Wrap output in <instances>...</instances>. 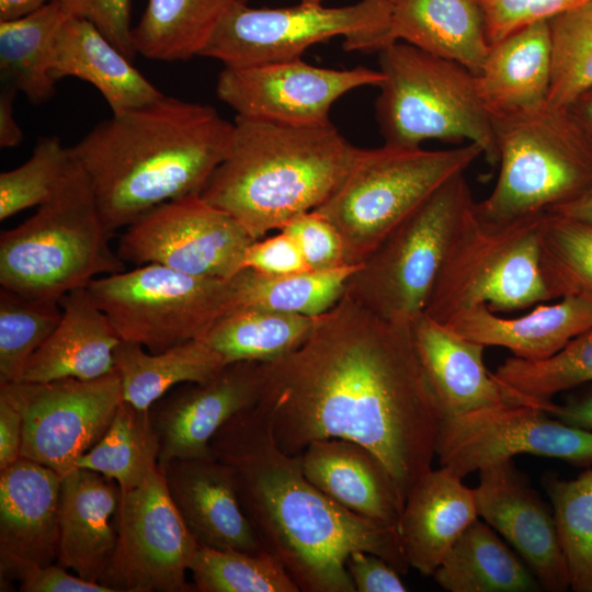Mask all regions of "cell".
Here are the masks:
<instances>
[{"label":"cell","mask_w":592,"mask_h":592,"mask_svg":"<svg viewBox=\"0 0 592 592\" xmlns=\"http://www.w3.org/2000/svg\"><path fill=\"white\" fill-rule=\"evenodd\" d=\"M259 374L254 407L286 454L322 439L354 441L382 459L405 501L432 468L441 415L410 323L344 294L298 348L259 363Z\"/></svg>","instance_id":"obj_1"},{"label":"cell","mask_w":592,"mask_h":592,"mask_svg":"<svg viewBox=\"0 0 592 592\" xmlns=\"http://www.w3.org/2000/svg\"><path fill=\"white\" fill-rule=\"evenodd\" d=\"M210 451L231 468L259 540L299 592H356L345 562L357 550L384 558L400 574L408 572L396 527L346 510L314 486L299 456L276 445L254 406L216 432Z\"/></svg>","instance_id":"obj_2"},{"label":"cell","mask_w":592,"mask_h":592,"mask_svg":"<svg viewBox=\"0 0 592 592\" xmlns=\"http://www.w3.org/2000/svg\"><path fill=\"white\" fill-rule=\"evenodd\" d=\"M232 129L210 105L163 95L113 114L70 149L113 237L160 204L201 195Z\"/></svg>","instance_id":"obj_3"},{"label":"cell","mask_w":592,"mask_h":592,"mask_svg":"<svg viewBox=\"0 0 592 592\" xmlns=\"http://www.w3.org/2000/svg\"><path fill=\"white\" fill-rule=\"evenodd\" d=\"M360 149L331 122L293 125L237 116L227 152L201 197L258 240L325 203Z\"/></svg>","instance_id":"obj_4"},{"label":"cell","mask_w":592,"mask_h":592,"mask_svg":"<svg viewBox=\"0 0 592 592\" xmlns=\"http://www.w3.org/2000/svg\"><path fill=\"white\" fill-rule=\"evenodd\" d=\"M111 238L88 177L72 155L53 195L25 221L1 232L0 286L59 301L96 277L125 270L110 248Z\"/></svg>","instance_id":"obj_5"},{"label":"cell","mask_w":592,"mask_h":592,"mask_svg":"<svg viewBox=\"0 0 592 592\" xmlns=\"http://www.w3.org/2000/svg\"><path fill=\"white\" fill-rule=\"evenodd\" d=\"M378 53L383 80L375 113L386 145L466 141L477 145L491 166L498 163L493 119L469 69L399 41Z\"/></svg>","instance_id":"obj_6"},{"label":"cell","mask_w":592,"mask_h":592,"mask_svg":"<svg viewBox=\"0 0 592 592\" xmlns=\"http://www.w3.org/2000/svg\"><path fill=\"white\" fill-rule=\"evenodd\" d=\"M475 144L426 150L384 144L360 152L333 194L316 210L338 230L349 265L361 264L430 195L480 157Z\"/></svg>","instance_id":"obj_7"},{"label":"cell","mask_w":592,"mask_h":592,"mask_svg":"<svg viewBox=\"0 0 592 592\" xmlns=\"http://www.w3.org/2000/svg\"><path fill=\"white\" fill-rule=\"evenodd\" d=\"M499 174L476 202L482 218L506 221L543 214L592 189V143L568 109L493 121Z\"/></svg>","instance_id":"obj_8"},{"label":"cell","mask_w":592,"mask_h":592,"mask_svg":"<svg viewBox=\"0 0 592 592\" xmlns=\"http://www.w3.org/2000/svg\"><path fill=\"white\" fill-rule=\"evenodd\" d=\"M475 206L447 251L423 311L443 325L480 304L505 312L551 299L539 266L547 212L494 221L479 216Z\"/></svg>","instance_id":"obj_9"},{"label":"cell","mask_w":592,"mask_h":592,"mask_svg":"<svg viewBox=\"0 0 592 592\" xmlns=\"http://www.w3.org/2000/svg\"><path fill=\"white\" fill-rule=\"evenodd\" d=\"M475 203L465 172L448 180L357 265L344 294L380 318L410 323L424 311L447 251Z\"/></svg>","instance_id":"obj_10"},{"label":"cell","mask_w":592,"mask_h":592,"mask_svg":"<svg viewBox=\"0 0 592 592\" xmlns=\"http://www.w3.org/2000/svg\"><path fill=\"white\" fill-rule=\"evenodd\" d=\"M341 36L348 52H379L394 43L390 1L361 0L327 8L299 2L286 8H251L235 1L200 56L241 68L300 58L314 44Z\"/></svg>","instance_id":"obj_11"},{"label":"cell","mask_w":592,"mask_h":592,"mask_svg":"<svg viewBox=\"0 0 592 592\" xmlns=\"http://www.w3.org/2000/svg\"><path fill=\"white\" fill-rule=\"evenodd\" d=\"M87 287L119 339L151 353L202 339L238 307L231 280L155 263L96 277Z\"/></svg>","instance_id":"obj_12"},{"label":"cell","mask_w":592,"mask_h":592,"mask_svg":"<svg viewBox=\"0 0 592 592\" xmlns=\"http://www.w3.org/2000/svg\"><path fill=\"white\" fill-rule=\"evenodd\" d=\"M198 546L157 464L122 490L117 542L100 583L112 592H191L186 572Z\"/></svg>","instance_id":"obj_13"},{"label":"cell","mask_w":592,"mask_h":592,"mask_svg":"<svg viewBox=\"0 0 592 592\" xmlns=\"http://www.w3.org/2000/svg\"><path fill=\"white\" fill-rule=\"evenodd\" d=\"M0 395L22 414L21 457L60 476L77 468L81 456L105 433L123 401L116 371L92 380L3 384Z\"/></svg>","instance_id":"obj_14"},{"label":"cell","mask_w":592,"mask_h":592,"mask_svg":"<svg viewBox=\"0 0 592 592\" xmlns=\"http://www.w3.org/2000/svg\"><path fill=\"white\" fill-rule=\"evenodd\" d=\"M252 241L228 213L201 195H190L160 204L134 220L121 236L116 253L137 266L155 263L228 281L242 270Z\"/></svg>","instance_id":"obj_15"},{"label":"cell","mask_w":592,"mask_h":592,"mask_svg":"<svg viewBox=\"0 0 592 592\" xmlns=\"http://www.w3.org/2000/svg\"><path fill=\"white\" fill-rule=\"evenodd\" d=\"M520 454L592 467V431L510 402L441 420L435 457L462 478Z\"/></svg>","instance_id":"obj_16"},{"label":"cell","mask_w":592,"mask_h":592,"mask_svg":"<svg viewBox=\"0 0 592 592\" xmlns=\"http://www.w3.org/2000/svg\"><path fill=\"white\" fill-rule=\"evenodd\" d=\"M379 70L318 67L301 58L241 68L225 67L216 84L217 96L237 116L293 125L331 122L333 103L348 92L378 87Z\"/></svg>","instance_id":"obj_17"},{"label":"cell","mask_w":592,"mask_h":592,"mask_svg":"<svg viewBox=\"0 0 592 592\" xmlns=\"http://www.w3.org/2000/svg\"><path fill=\"white\" fill-rule=\"evenodd\" d=\"M260 362H237L202 383H184L149 409L160 441L159 466L172 459L213 457L210 441L232 417L255 405Z\"/></svg>","instance_id":"obj_18"},{"label":"cell","mask_w":592,"mask_h":592,"mask_svg":"<svg viewBox=\"0 0 592 592\" xmlns=\"http://www.w3.org/2000/svg\"><path fill=\"white\" fill-rule=\"evenodd\" d=\"M474 493L478 515L516 550L543 589L570 588L553 511L512 459L479 470Z\"/></svg>","instance_id":"obj_19"},{"label":"cell","mask_w":592,"mask_h":592,"mask_svg":"<svg viewBox=\"0 0 592 592\" xmlns=\"http://www.w3.org/2000/svg\"><path fill=\"white\" fill-rule=\"evenodd\" d=\"M61 479L24 457L0 470L1 591L20 569L57 562Z\"/></svg>","instance_id":"obj_20"},{"label":"cell","mask_w":592,"mask_h":592,"mask_svg":"<svg viewBox=\"0 0 592 592\" xmlns=\"http://www.w3.org/2000/svg\"><path fill=\"white\" fill-rule=\"evenodd\" d=\"M160 467L172 501L200 545L247 553L264 550L242 510L228 465L213 456L172 459Z\"/></svg>","instance_id":"obj_21"},{"label":"cell","mask_w":592,"mask_h":592,"mask_svg":"<svg viewBox=\"0 0 592 592\" xmlns=\"http://www.w3.org/2000/svg\"><path fill=\"white\" fill-rule=\"evenodd\" d=\"M122 490L114 479L76 468L61 479L57 562L87 581L103 577L117 542Z\"/></svg>","instance_id":"obj_22"},{"label":"cell","mask_w":592,"mask_h":592,"mask_svg":"<svg viewBox=\"0 0 592 592\" xmlns=\"http://www.w3.org/2000/svg\"><path fill=\"white\" fill-rule=\"evenodd\" d=\"M410 330L441 420L509 402L487 371L485 345L457 334L424 312L410 321Z\"/></svg>","instance_id":"obj_23"},{"label":"cell","mask_w":592,"mask_h":592,"mask_svg":"<svg viewBox=\"0 0 592 592\" xmlns=\"http://www.w3.org/2000/svg\"><path fill=\"white\" fill-rule=\"evenodd\" d=\"M298 456L307 479L335 503L397 526L405 500L385 464L371 449L332 437L311 442Z\"/></svg>","instance_id":"obj_24"},{"label":"cell","mask_w":592,"mask_h":592,"mask_svg":"<svg viewBox=\"0 0 592 592\" xmlns=\"http://www.w3.org/2000/svg\"><path fill=\"white\" fill-rule=\"evenodd\" d=\"M440 466L408 493L396 530L407 562L432 576L464 530L479 517L474 489Z\"/></svg>","instance_id":"obj_25"},{"label":"cell","mask_w":592,"mask_h":592,"mask_svg":"<svg viewBox=\"0 0 592 592\" xmlns=\"http://www.w3.org/2000/svg\"><path fill=\"white\" fill-rule=\"evenodd\" d=\"M59 304L60 321L30 357L21 382L92 380L113 373L122 340L88 287L69 292Z\"/></svg>","instance_id":"obj_26"},{"label":"cell","mask_w":592,"mask_h":592,"mask_svg":"<svg viewBox=\"0 0 592 592\" xmlns=\"http://www.w3.org/2000/svg\"><path fill=\"white\" fill-rule=\"evenodd\" d=\"M550 72L549 25L540 21L490 44L478 93L493 121L534 113L548 105Z\"/></svg>","instance_id":"obj_27"},{"label":"cell","mask_w":592,"mask_h":592,"mask_svg":"<svg viewBox=\"0 0 592 592\" xmlns=\"http://www.w3.org/2000/svg\"><path fill=\"white\" fill-rule=\"evenodd\" d=\"M445 326L485 346L505 348L514 357L538 361L554 355L592 327V301L567 296L516 318L501 317L480 304L460 311Z\"/></svg>","instance_id":"obj_28"},{"label":"cell","mask_w":592,"mask_h":592,"mask_svg":"<svg viewBox=\"0 0 592 592\" xmlns=\"http://www.w3.org/2000/svg\"><path fill=\"white\" fill-rule=\"evenodd\" d=\"M129 60L92 22L69 15L55 37L50 75L55 81L65 77L88 81L112 113L119 114L164 95Z\"/></svg>","instance_id":"obj_29"},{"label":"cell","mask_w":592,"mask_h":592,"mask_svg":"<svg viewBox=\"0 0 592 592\" xmlns=\"http://www.w3.org/2000/svg\"><path fill=\"white\" fill-rule=\"evenodd\" d=\"M390 35L469 69L475 76L490 43L478 0H389Z\"/></svg>","instance_id":"obj_30"},{"label":"cell","mask_w":592,"mask_h":592,"mask_svg":"<svg viewBox=\"0 0 592 592\" xmlns=\"http://www.w3.org/2000/svg\"><path fill=\"white\" fill-rule=\"evenodd\" d=\"M432 577L449 592H532L542 588L496 531L478 519L458 536Z\"/></svg>","instance_id":"obj_31"},{"label":"cell","mask_w":592,"mask_h":592,"mask_svg":"<svg viewBox=\"0 0 592 592\" xmlns=\"http://www.w3.org/2000/svg\"><path fill=\"white\" fill-rule=\"evenodd\" d=\"M114 361L123 401L146 411L172 388L184 383L206 382L226 365L221 356L200 339L158 353L121 341L114 351Z\"/></svg>","instance_id":"obj_32"},{"label":"cell","mask_w":592,"mask_h":592,"mask_svg":"<svg viewBox=\"0 0 592 592\" xmlns=\"http://www.w3.org/2000/svg\"><path fill=\"white\" fill-rule=\"evenodd\" d=\"M69 16L57 0L19 19L0 21V75L2 86L41 104L55 93L50 75L54 42Z\"/></svg>","instance_id":"obj_33"},{"label":"cell","mask_w":592,"mask_h":592,"mask_svg":"<svg viewBox=\"0 0 592 592\" xmlns=\"http://www.w3.org/2000/svg\"><path fill=\"white\" fill-rule=\"evenodd\" d=\"M236 0H148L132 30L136 54L177 61L200 56Z\"/></svg>","instance_id":"obj_34"},{"label":"cell","mask_w":592,"mask_h":592,"mask_svg":"<svg viewBox=\"0 0 592 592\" xmlns=\"http://www.w3.org/2000/svg\"><path fill=\"white\" fill-rule=\"evenodd\" d=\"M316 317L257 308H237L221 317L200 340L224 363L269 362L298 348L309 335Z\"/></svg>","instance_id":"obj_35"},{"label":"cell","mask_w":592,"mask_h":592,"mask_svg":"<svg viewBox=\"0 0 592 592\" xmlns=\"http://www.w3.org/2000/svg\"><path fill=\"white\" fill-rule=\"evenodd\" d=\"M357 265L328 271H306L288 275H266L242 269L232 278L237 308H257L317 317L344 295L350 275Z\"/></svg>","instance_id":"obj_36"},{"label":"cell","mask_w":592,"mask_h":592,"mask_svg":"<svg viewBox=\"0 0 592 592\" xmlns=\"http://www.w3.org/2000/svg\"><path fill=\"white\" fill-rule=\"evenodd\" d=\"M492 376L509 402L545 410L557 394L592 382V327L547 358L509 357Z\"/></svg>","instance_id":"obj_37"},{"label":"cell","mask_w":592,"mask_h":592,"mask_svg":"<svg viewBox=\"0 0 592 592\" xmlns=\"http://www.w3.org/2000/svg\"><path fill=\"white\" fill-rule=\"evenodd\" d=\"M160 441L149 410L122 401L105 433L77 463L118 482L122 490L139 483L156 466Z\"/></svg>","instance_id":"obj_38"},{"label":"cell","mask_w":592,"mask_h":592,"mask_svg":"<svg viewBox=\"0 0 592 592\" xmlns=\"http://www.w3.org/2000/svg\"><path fill=\"white\" fill-rule=\"evenodd\" d=\"M539 266L551 297L592 301V223L547 212L539 235Z\"/></svg>","instance_id":"obj_39"},{"label":"cell","mask_w":592,"mask_h":592,"mask_svg":"<svg viewBox=\"0 0 592 592\" xmlns=\"http://www.w3.org/2000/svg\"><path fill=\"white\" fill-rule=\"evenodd\" d=\"M197 592H299L271 553L221 550L200 545L190 566Z\"/></svg>","instance_id":"obj_40"},{"label":"cell","mask_w":592,"mask_h":592,"mask_svg":"<svg viewBox=\"0 0 592 592\" xmlns=\"http://www.w3.org/2000/svg\"><path fill=\"white\" fill-rule=\"evenodd\" d=\"M544 486L553 504L570 589L592 592V467L570 480L547 476Z\"/></svg>","instance_id":"obj_41"},{"label":"cell","mask_w":592,"mask_h":592,"mask_svg":"<svg viewBox=\"0 0 592 592\" xmlns=\"http://www.w3.org/2000/svg\"><path fill=\"white\" fill-rule=\"evenodd\" d=\"M550 87L548 105L569 109L592 89V0L548 21Z\"/></svg>","instance_id":"obj_42"},{"label":"cell","mask_w":592,"mask_h":592,"mask_svg":"<svg viewBox=\"0 0 592 592\" xmlns=\"http://www.w3.org/2000/svg\"><path fill=\"white\" fill-rule=\"evenodd\" d=\"M59 301L0 287V385L21 382L30 357L60 321Z\"/></svg>","instance_id":"obj_43"},{"label":"cell","mask_w":592,"mask_h":592,"mask_svg":"<svg viewBox=\"0 0 592 592\" xmlns=\"http://www.w3.org/2000/svg\"><path fill=\"white\" fill-rule=\"evenodd\" d=\"M72 161L70 147L57 136L38 139L32 156L20 167L0 174V220L45 203Z\"/></svg>","instance_id":"obj_44"},{"label":"cell","mask_w":592,"mask_h":592,"mask_svg":"<svg viewBox=\"0 0 592 592\" xmlns=\"http://www.w3.org/2000/svg\"><path fill=\"white\" fill-rule=\"evenodd\" d=\"M280 230L296 240L310 271H328L349 265L338 230L316 210L292 218Z\"/></svg>","instance_id":"obj_45"},{"label":"cell","mask_w":592,"mask_h":592,"mask_svg":"<svg viewBox=\"0 0 592 592\" xmlns=\"http://www.w3.org/2000/svg\"><path fill=\"white\" fill-rule=\"evenodd\" d=\"M591 0H478L489 43L530 24L549 21Z\"/></svg>","instance_id":"obj_46"},{"label":"cell","mask_w":592,"mask_h":592,"mask_svg":"<svg viewBox=\"0 0 592 592\" xmlns=\"http://www.w3.org/2000/svg\"><path fill=\"white\" fill-rule=\"evenodd\" d=\"M69 15L84 18L128 59L136 52L130 27V0H57Z\"/></svg>","instance_id":"obj_47"},{"label":"cell","mask_w":592,"mask_h":592,"mask_svg":"<svg viewBox=\"0 0 592 592\" xmlns=\"http://www.w3.org/2000/svg\"><path fill=\"white\" fill-rule=\"evenodd\" d=\"M242 269L266 275H288L310 271L296 240L278 230L252 241L246 249Z\"/></svg>","instance_id":"obj_48"},{"label":"cell","mask_w":592,"mask_h":592,"mask_svg":"<svg viewBox=\"0 0 592 592\" xmlns=\"http://www.w3.org/2000/svg\"><path fill=\"white\" fill-rule=\"evenodd\" d=\"M12 580L22 592H112L105 585L71 574L58 562L20 569Z\"/></svg>","instance_id":"obj_49"},{"label":"cell","mask_w":592,"mask_h":592,"mask_svg":"<svg viewBox=\"0 0 592 592\" xmlns=\"http://www.w3.org/2000/svg\"><path fill=\"white\" fill-rule=\"evenodd\" d=\"M356 592H405L400 573L384 558L363 550L353 551L345 562Z\"/></svg>","instance_id":"obj_50"},{"label":"cell","mask_w":592,"mask_h":592,"mask_svg":"<svg viewBox=\"0 0 592 592\" xmlns=\"http://www.w3.org/2000/svg\"><path fill=\"white\" fill-rule=\"evenodd\" d=\"M23 418L20 410L0 395V470L21 458Z\"/></svg>","instance_id":"obj_51"},{"label":"cell","mask_w":592,"mask_h":592,"mask_svg":"<svg viewBox=\"0 0 592 592\" xmlns=\"http://www.w3.org/2000/svg\"><path fill=\"white\" fill-rule=\"evenodd\" d=\"M544 411L569 425L592 431V392L563 405L550 402Z\"/></svg>","instance_id":"obj_52"},{"label":"cell","mask_w":592,"mask_h":592,"mask_svg":"<svg viewBox=\"0 0 592 592\" xmlns=\"http://www.w3.org/2000/svg\"><path fill=\"white\" fill-rule=\"evenodd\" d=\"M18 91L2 86L0 93V147L12 148L21 144L23 132L14 117V99Z\"/></svg>","instance_id":"obj_53"},{"label":"cell","mask_w":592,"mask_h":592,"mask_svg":"<svg viewBox=\"0 0 592 592\" xmlns=\"http://www.w3.org/2000/svg\"><path fill=\"white\" fill-rule=\"evenodd\" d=\"M50 0H0V21H9L27 15Z\"/></svg>","instance_id":"obj_54"},{"label":"cell","mask_w":592,"mask_h":592,"mask_svg":"<svg viewBox=\"0 0 592 592\" xmlns=\"http://www.w3.org/2000/svg\"><path fill=\"white\" fill-rule=\"evenodd\" d=\"M568 110L592 143V89L577 99Z\"/></svg>","instance_id":"obj_55"},{"label":"cell","mask_w":592,"mask_h":592,"mask_svg":"<svg viewBox=\"0 0 592 592\" xmlns=\"http://www.w3.org/2000/svg\"><path fill=\"white\" fill-rule=\"evenodd\" d=\"M550 212L592 223V189L570 203Z\"/></svg>","instance_id":"obj_56"},{"label":"cell","mask_w":592,"mask_h":592,"mask_svg":"<svg viewBox=\"0 0 592 592\" xmlns=\"http://www.w3.org/2000/svg\"><path fill=\"white\" fill-rule=\"evenodd\" d=\"M299 2H307V3H322L325 0H298Z\"/></svg>","instance_id":"obj_57"},{"label":"cell","mask_w":592,"mask_h":592,"mask_svg":"<svg viewBox=\"0 0 592 592\" xmlns=\"http://www.w3.org/2000/svg\"><path fill=\"white\" fill-rule=\"evenodd\" d=\"M237 1L242 2V3H247V2H248V0H237Z\"/></svg>","instance_id":"obj_58"}]
</instances>
